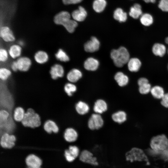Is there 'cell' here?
I'll use <instances>...</instances> for the list:
<instances>
[{
	"instance_id": "obj_4",
	"label": "cell",
	"mask_w": 168,
	"mask_h": 168,
	"mask_svg": "<svg viewBox=\"0 0 168 168\" xmlns=\"http://www.w3.org/2000/svg\"><path fill=\"white\" fill-rule=\"evenodd\" d=\"M127 160L147 161V158L143 151L138 148H133L126 154Z\"/></svg>"
},
{
	"instance_id": "obj_9",
	"label": "cell",
	"mask_w": 168,
	"mask_h": 168,
	"mask_svg": "<svg viewBox=\"0 0 168 168\" xmlns=\"http://www.w3.org/2000/svg\"><path fill=\"white\" fill-rule=\"evenodd\" d=\"M100 46V43L98 39L96 37L93 36L90 40L85 44L84 48L86 52L91 53L97 51Z\"/></svg>"
},
{
	"instance_id": "obj_29",
	"label": "cell",
	"mask_w": 168,
	"mask_h": 168,
	"mask_svg": "<svg viewBox=\"0 0 168 168\" xmlns=\"http://www.w3.org/2000/svg\"><path fill=\"white\" fill-rule=\"evenodd\" d=\"M152 51L155 55L162 57L166 53V49L165 46L163 44L156 43L152 47Z\"/></svg>"
},
{
	"instance_id": "obj_27",
	"label": "cell",
	"mask_w": 168,
	"mask_h": 168,
	"mask_svg": "<svg viewBox=\"0 0 168 168\" xmlns=\"http://www.w3.org/2000/svg\"><path fill=\"white\" fill-rule=\"evenodd\" d=\"M118 85L120 86H124L126 85L128 82V78L122 72H118L116 73L114 77Z\"/></svg>"
},
{
	"instance_id": "obj_13",
	"label": "cell",
	"mask_w": 168,
	"mask_h": 168,
	"mask_svg": "<svg viewBox=\"0 0 168 168\" xmlns=\"http://www.w3.org/2000/svg\"><path fill=\"white\" fill-rule=\"evenodd\" d=\"M0 35L3 40L7 42H13L15 40L12 32L7 26H3L1 28Z\"/></svg>"
},
{
	"instance_id": "obj_26",
	"label": "cell",
	"mask_w": 168,
	"mask_h": 168,
	"mask_svg": "<svg viewBox=\"0 0 168 168\" xmlns=\"http://www.w3.org/2000/svg\"><path fill=\"white\" fill-rule=\"evenodd\" d=\"M113 17L115 20L120 22H124L127 20V15L122 8H118L114 11Z\"/></svg>"
},
{
	"instance_id": "obj_31",
	"label": "cell",
	"mask_w": 168,
	"mask_h": 168,
	"mask_svg": "<svg viewBox=\"0 0 168 168\" xmlns=\"http://www.w3.org/2000/svg\"><path fill=\"white\" fill-rule=\"evenodd\" d=\"M150 92L154 98L158 99H161L165 94L163 89L158 86L152 88Z\"/></svg>"
},
{
	"instance_id": "obj_16",
	"label": "cell",
	"mask_w": 168,
	"mask_h": 168,
	"mask_svg": "<svg viewBox=\"0 0 168 168\" xmlns=\"http://www.w3.org/2000/svg\"><path fill=\"white\" fill-rule=\"evenodd\" d=\"M69 13L66 11H62L57 14L54 17V23L57 25L63 26L70 19Z\"/></svg>"
},
{
	"instance_id": "obj_12",
	"label": "cell",
	"mask_w": 168,
	"mask_h": 168,
	"mask_svg": "<svg viewBox=\"0 0 168 168\" xmlns=\"http://www.w3.org/2000/svg\"><path fill=\"white\" fill-rule=\"evenodd\" d=\"M108 108V105L106 102L104 100L99 99L95 102L93 110L95 113L101 114L106 111Z\"/></svg>"
},
{
	"instance_id": "obj_46",
	"label": "cell",
	"mask_w": 168,
	"mask_h": 168,
	"mask_svg": "<svg viewBox=\"0 0 168 168\" xmlns=\"http://www.w3.org/2000/svg\"><path fill=\"white\" fill-rule=\"evenodd\" d=\"M11 68L14 71L18 70V68L16 61L13 62L11 65Z\"/></svg>"
},
{
	"instance_id": "obj_49",
	"label": "cell",
	"mask_w": 168,
	"mask_h": 168,
	"mask_svg": "<svg viewBox=\"0 0 168 168\" xmlns=\"http://www.w3.org/2000/svg\"><path fill=\"white\" fill-rule=\"evenodd\" d=\"M24 44V43L22 41H20L19 42V44L20 46H21Z\"/></svg>"
},
{
	"instance_id": "obj_6",
	"label": "cell",
	"mask_w": 168,
	"mask_h": 168,
	"mask_svg": "<svg viewBox=\"0 0 168 168\" xmlns=\"http://www.w3.org/2000/svg\"><path fill=\"white\" fill-rule=\"evenodd\" d=\"M16 141V137L15 135L5 133L1 136L0 145L4 148L11 149L15 146Z\"/></svg>"
},
{
	"instance_id": "obj_52",
	"label": "cell",
	"mask_w": 168,
	"mask_h": 168,
	"mask_svg": "<svg viewBox=\"0 0 168 168\" xmlns=\"http://www.w3.org/2000/svg\"></svg>"
},
{
	"instance_id": "obj_28",
	"label": "cell",
	"mask_w": 168,
	"mask_h": 168,
	"mask_svg": "<svg viewBox=\"0 0 168 168\" xmlns=\"http://www.w3.org/2000/svg\"><path fill=\"white\" fill-rule=\"evenodd\" d=\"M25 112L24 109L22 107L18 106L16 108L13 112L14 120L17 122H21L24 117Z\"/></svg>"
},
{
	"instance_id": "obj_42",
	"label": "cell",
	"mask_w": 168,
	"mask_h": 168,
	"mask_svg": "<svg viewBox=\"0 0 168 168\" xmlns=\"http://www.w3.org/2000/svg\"><path fill=\"white\" fill-rule=\"evenodd\" d=\"M161 103L164 107L168 108V93L165 94L161 99Z\"/></svg>"
},
{
	"instance_id": "obj_23",
	"label": "cell",
	"mask_w": 168,
	"mask_h": 168,
	"mask_svg": "<svg viewBox=\"0 0 168 168\" xmlns=\"http://www.w3.org/2000/svg\"><path fill=\"white\" fill-rule=\"evenodd\" d=\"M129 15L134 19H137L142 15V7L140 4L135 3L131 7Z\"/></svg>"
},
{
	"instance_id": "obj_14",
	"label": "cell",
	"mask_w": 168,
	"mask_h": 168,
	"mask_svg": "<svg viewBox=\"0 0 168 168\" xmlns=\"http://www.w3.org/2000/svg\"><path fill=\"white\" fill-rule=\"evenodd\" d=\"M43 128L44 131L48 134L52 133H57L59 131L57 124L54 121L50 119L45 122L43 125Z\"/></svg>"
},
{
	"instance_id": "obj_3",
	"label": "cell",
	"mask_w": 168,
	"mask_h": 168,
	"mask_svg": "<svg viewBox=\"0 0 168 168\" xmlns=\"http://www.w3.org/2000/svg\"><path fill=\"white\" fill-rule=\"evenodd\" d=\"M151 147L156 152H162L168 147V138L163 134L157 135L151 140Z\"/></svg>"
},
{
	"instance_id": "obj_32",
	"label": "cell",
	"mask_w": 168,
	"mask_h": 168,
	"mask_svg": "<svg viewBox=\"0 0 168 168\" xmlns=\"http://www.w3.org/2000/svg\"><path fill=\"white\" fill-rule=\"evenodd\" d=\"M141 23L145 26H149L153 22V18L152 16L149 13H146L141 16L140 18Z\"/></svg>"
},
{
	"instance_id": "obj_44",
	"label": "cell",
	"mask_w": 168,
	"mask_h": 168,
	"mask_svg": "<svg viewBox=\"0 0 168 168\" xmlns=\"http://www.w3.org/2000/svg\"><path fill=\"white\" fill-rule=\"evenodd\" d=\"M82 0H62L63 3L65 5L76 4L81 2Z\"/></svg>"
},
{
	"instance_id": "obj_24",
	"label": "cell",
	"mask_w": 168,
	"mask_h": 168,
	"mask_svg": "<svg viewBox=\"0 0 168 168\" xmlns=\"http://www.w3.org/2000/svg\"><path fill=\"white\" fill-rule=\"evenodd\" d=\"M22 51L21 46L19 44H13L11 46L8 50L9 55L13 58H19Z\"/></svg>"
},
{
	"instance_id": "obj_34",
	"label": "cell",
	"mask_w": 168,
	"mask_h": 168,
	"mask_svg": "<svg viewBox=\"0 0 168 168\" xmlns=\"http://www.w3.org/2000/svg\"><path fill=\"white\" fill-rule=\"evenodd\" d=\"M77 25V21L70 19L63 26L69 32L72 33L74 31Z\"/></svg>"
},
{
	"instance_id": "obj_40",
	"label": "cell",
	"mask_w": 168,
	"mask_h": 168,
	"mask_svg": "<svg viewBox=\"0 0 168 168\" xmlns=\"http://www.w3.org/2000/svg\"><path fill=\"white\" fill-rule=\"evenodd\" d=\"M9 53L5 49H0V60L1 62H4L8 58Z\"/></svg>"
},
{
	"instance_id": "obj_11",
	"label": "cell",
	"mask_w": 168,
	"mask_h": 168,
	"mask_svg": "<svg viewBox=\"0 0 168 168\" xmlns=\"http://www.w3.org/2000/svg\"><path fill=\"white\" fill-rule=\"evenodd\" d=\"M16 61L18 70L21 71H27L30 68L31 64V60L29 58L26 57H19Z\"/></svg>"
},
{
	"instance_id": "obj_41",
	"label": "cell",
	"mask_w": 168,
	"mask_h": 168,
	"mask_svg": "<svg viewBox=\"0 0 168 168\" xmlns=\"http://www.w3.org/2000/svg\"><path fill=\"white\" fill-rule=\"evenodd\" d=\"M9 115L8 112L5 110H1L0 111V118L1 121H6Z\"/></svg>"
},
{
	"instance_id": "obj_2",
	"label": "cell",
	"mask_w": 168,
	"mask_h": 168,
	"mask_svg": "<svg viewBox=\"0 0 168 168\" xmlns=\"http://www.w3.org/2000/svg\"><path fill=\"white\" fill-rule=\"evenodd\" d=\"M110 57L115 65L118 67H123L128 63L130 59L129 52L124 47L112 50L110 53Z\"/></svg>"
},
{
	"instance_id": "obj_38",
	"label": "cell",
	"mask_w": 168,
	"mask_h": 168,
	"mask_svg": "<svg viewBox=\"0 0 168 168\" xmlns=\"http://www.w3.org/2000/svg\"><path fill=\"white\" fill-rule=\"evenodd\" d=\"M68 150L70 154L75 158L80 155L79 149L76 146H70Z\"/></svg>"
},
{
	"instance_id": "obj_37",
	"label": "cell",
	"mask_w": 168,
	"mask_h": 168,
	"mask_svg": "<svg viewBox=\"0 0 168 168\" xmlns=\"http://www.w3.org/2000/svg\"><path fill=\"white\" fill-rule=\"evenodd\" d=\"M11 74V71L7 68H2L0 69V78L2 80H7Z\"/></svg>"
},
{
	"instance_id": "obj_43",
	"label": "cell",
	"mask_w": 168,
	"mask_h": 168,
	"mask_svg": "<svg viewBox=\"0 0 168 168\" xmlns=\"http://www.w3.org/2000/svg\"><path fill=\"white\" fill-rule=\"evenodd\" d=\"M64 153L65 158L69 162H72L76 159L70 154L68 149L65 150Z\"/></svg>"
},
{
	"instance_id": "obj_17",
	"label": "cell",
	"mask_w": 168,
	"mask_h": 168,
	"mask_svg": "<svg viewBox=\"0 0 168 168\" xmlns=\"http://www.w3.org/2000/svg\"><path fill=\"white\" fill-rule=\"evenodd\" d=\"M72 16L77 21H82L85 20L87 16V12L82 7L79 6L77 9L75 10L72 13Z\"/></svg>"
},
{
	"instance_id": "obj_30",
	"label": "cell",
	"mask_w": 168,
	"mask_h": 168,
	"mask_svg": "<svg viewBox=\"0 0 168 168\" xmlns=\"http://www.w3.org/2000/svg\"><path fill=\"white\" fill-rule=\"evenodd\" d=\"M106 4L105 0H95L93 3V8L96 12L100 13L104 10Z\"/></svg>"
},
{
	"instance_id": "obj_21",
	"label": "cell",
	"mask_w": 168,
	"mask_h": 168,
	"mask_svg": "<svg viewBox=\"0 0 168 168\" xmlns=\"http://www.w3.org/2000/svg\"><path fill=\"white\" fill-rule=\"evenodd\" d=\"M82 76L81 72L78 69H73L67 74V78L71 82H75L77 81Z\"/></svg>"
},
{
	"instance_id": "obj_10",
	"label": "cell",
	"mask_w": 168,
	"mask_h": 168,
	"mask_svg": "<svg viewBox=\"0 0 168 168\" xmlns=\"http://www.w3.org/2000/svg\"><path fill=\"white\" fill-rule=\"evenodd\" d=\"M78 136L77 131L72 127H68L66 128L63 133L64 139L68 142H75L77 140Z\"/></svg>"
},
{
	"instance_id": "obj_25",
	"label": "cell",
	"mask_w": 168,
	"mask_h": 168,
	"mask_svg": "<svg viewBox=\"0 0 168 168\" xmlns=\"http://www.w3.org/2000/svg\"><path fill=\"white\" fill-rule=\"evenodd\" d=\"M34 57L35 61L37 63L41 64L46 63L49 59V56L47 53L42 50L37 52L35 54Z\"/></svg>"
},
{
	"instance_id": "obj_51",
	"label": "cell",
	"mask_w": 168,
	"mask_h": 168,
	"mask_svg": "<svg viewBox=\"0 0 168 168\" xmlns=\"http://www.w3.org/2000/svg\"><path fill=\"white\" fill-rule=\"evenodd\" d=\"M167 52H168V50H167Z\"/></svg>"
},
{
	"instance_id": "obj_50",
	"label": "cell",
	"mask_w": 168,
	"mask_h": 168,
	"mask_svg": "<svg viewBox=\"0 0 168 168\" xmlns=\"http://www.w3.org/2000/svg\"><path fill=\"white\" fill-rule=\"evenodd\" d=\"M165 42L166 43L168 44V37H166V39H165Z\"/></svg>"
},
{
	"instance_id": "obj_45",
	"label": "cell",
	"mask_w": 168,
	"mask_h": 168,
	"mask_svg": "<svg viewBox=\"0 0 168 168\" xmlns=\"http://www.w3.org/2000/svg\"><path fill=\"white\" fill-rule=\"evenodd\" d=\"M147 82H148V81L147 78L144 77H142L139 78L138 82V84L139 86Z\"/></svg>"
},
{
	"instance_id": "obj_7",
	"label": "cell",
	"mask_w": 168,
	"mask_h": 168,
	"mask_svg": "<svg viewBox=\"0 0 168 168\" xmlns=\"http://www.w3.org/2000/svg\"><path fill=\"white\" fill-rule=\"evenodd\" d=\"M79 159L82 162L93 165L98 164L96 158L93 156L91 152L87 150H84L80 153Z\"/></svg>"
},
{
	"instance_id": "obj_8",
	"label": "cell",
	"mask_w": 168,
	"mask_h": 168,
	"mask_svg": "<svg viewBox=\"0 0 168 168\" xmlns=\"http://www.w3.org/2000/svg\"><path fill=\"white\" fill-rule=\"evenodd\" d=\"M25 162L28 168H40L42 164L40 159L33 154L28 155L26 158Z\"/></svg>"
},
{
	"instance_id": "obj_33",
	"label": "cell",
	"mask_w": 168,
	"mask_h": 168,
	"mask_svg": "<svg viewBox=\"0 0 168 168\" xmlns=\"http://www.w3.org/2000/svg\"><path fill=\"white\" fill-rule=\"evenodd\" d=\"M57 59L61 61L66 62L69 60V58L66 53L62 49H59L55 54Z\"/></svg>"
},
{
	"instance_id": "obj_36",
	"label": "cell",
	"mask_w": 168,
	"mask_h": 168,
	"mask_svg": "<svg viewBox=\"0 0 168 168\" xmlns=\"http://www.w3.org/2000/svg\"><path fill=\"white\" fill-rule=\"evenodd\" d=\"M139 91L142 94L145 95L150 92L151 86L149 82L146 83L139 86Z\"/></svg>"
},
{
	"instance_id": "obj_20",
	"label": "cell",
	"mask_w": 168,
	"mask_h": 168,
	"mask_svg": "<svg viewBox=\"0 0 168 168\" xmlns=\"http://www.w3.org/2000/svg\"><path fill=\"white\" fill-rule=\"evenodd\" d=\"M84 67L87 70L94 71L96 70L99 65L98 60L93 58H87L84 63Z\"/></svg>"
},
{
	"instance_id": "obj_15",
	"label": "cell",
	"mask_w": 168,
	"mask_h": 168,
	"mask_svg": "<svg viewBox=\"0 0 168 168\" xmlns=\"http://www.w3.org/2000/svg\"><path fill=\"white\" fill-rule=\"evenodd\" d=\"M64 69L63 67L60 64H56L51 68L50 73L53 79L62 77L64 74Z\"/></svg>"
},
{
	"instance_id": "obj_47",
	"label": "cell",
	"mask_w": 168,
	"mask_h": 168,
	"mask_svg": "<svg viewBox=\"0 0 168 168\" xmlns=\"http://www.w3.org/2000/svg\"><path fill=\"white\" fill-rule=\"evenodd\" d=\"M162 152V156L166 159L168 160V147L164 151Z\"/></svg>"
},
{
	"instance_id": "obj_18",
	"label": "cell",
	"mask_w": 168,
	"mask_h": 168,
	"mask_svg": "<svg viewBox=\"0 0 168 168\" xmlns=\"http://www.w3.org/2000/svg\"><path fill=\"white\" fill-rule=\"evenodd\" d=\"M75 109L78 114L82 115L89 112L90 107L87 103L83 101L80 100L76 104Z\"/></svg>"
},
{
	"instance_id": "obj_1",
	"label": "cell",
	"mask_w": 168,
	"mask_h": 168,
	"mask_svg": "<svg viewBox=\"0 0 168 168\" xmlns=\"http://www.w3.org/2000/svg\"><path fill=\"white\" fill-rule=\"evenodd\" d=\"M22 125L32 128L40 127L41 124L40 115L32 108H29L25 112L24 117L21 122Z\"/></svg>"
},
{
	"instance_id": "obj_39",
	"label": "cell",
	"mask_w": 168,
	"mask_h": 168,
	"mask_svg": "<svg viewBox=\"0 0 168 168\" xmlns=\"http://www.w3.org/2000/svg\"><path fill=\"white\" fill-rule=\"evenodd\" d=\"M158 7L162 11L168 12V0H160Z\"/></svg>"
},
{
	"instance_id": "obj_48",
	"label": "cell",
	"mask_w": 168,
	"mask_h": 168,
	"mask_svg": "<svg viewBox=\"0 0 168 168\" xmlns=\"http://www.w3.org/2000/svg\"><path fill=\"white\" fill-rule=\"evenodd\" d=\"M146 3H149V2H151V3H155L156 0H143Z\"/></svg>"
},
{
	"instance_id": "obj_22",
	"label": "cell",
	"mask_w": 168,
	"mask_h": 168,
	"mask_svg": "<svg viewBox=\"0 0 168 168\" xmlns=\"http://www.w3.org/2000/svg\"><path fill=\"white\" fill-rule=\"evenodd\" d=\"M127 63L129 70L132 72H136L138 71L141 65L140 61L137 58L130 59Z\"/></svg>"
},
{
	"instance_id": "obj_19",
	"label": "cell",
	"mask_w": 168,
	"mask_h": 168,
	"mask_svg": "<svg viewBox=\"0 0 168 168\" xmlns=\"http://www.w3.org/2000/svg\"><path fill=\"white\" fill-rule=\"evenodd\" d=\"M112 120L119 124H122L127 119V115L124 111L120 110L113 113L111 115Z\"/></svg>"
},
{
	"instance_id": "obj_35",
	"label": "cell",
	"mask_w": 168,
	"mask_h": 168,
	"mask_svg": "<svg viewBox=\"0 0 168 168\" xmlns=\"http://www.w3.org/2000/svg\"><path fill=\"white\" fill-rule=\"evenodd\" d=\"M77 90L76 86L71 83H66L64 86V90L67 94L69 96H72Z\"/></svg>"
},
{
	"instance_id": "obj_5",
	"label": "cell",
	"mask_w": 168,
	"mask_h": 168,
	"mask_svg": "<svg viewBox=\"0 0 168 168\" xmlns=\"http://www.w3.org/2000/svg\"><path fill=\"white\" fill-rule=\"evenodd\" d=\"M104 124V120L100 114L96 113L92 114L89 118L87 126L92 130H98L101 128Z\"/></svg>"
}]
</instances>
